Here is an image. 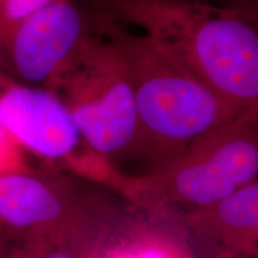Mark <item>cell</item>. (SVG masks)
Wrapping results in <instances>:
<instances>
[{"label":"cell","mask_w":258,"mask_h":258,"mask_svg":"<svg viewBox=\"0 0 258 258\" xmlns=\"http://www.w3.org/2000/svg\"><path fill=\"white\" fill-rule=\"evenodd\" d=\"M96 227L62 237L9 245L5 258H92L96 247Z\"/></svg>","instance_id":"9"},{"label":"cell","mask_w":258,"mask_h":258,"mask_svg":"<svg viewBox=\"0 0 258 258\" xmlns=\"http://www.w3.org/2000/svg\"><path fill=\"white\" fill-rule=\"evenodd\" d=\"M0 121L24 151L50 165L104 161L53 93L0 74Z\"/></svg>","instance_id":"7"},{"label":"cell","mask_w":258,"mask_h":258,"mask_svg":"<svg viewBox=\"0 0 258 258\" xmlns=\"http://www.w3.org/2000/svg\"><path fill=\"white\" fill-rule=\"evenodd\" d=\"M257 176V111H247L144 175L121 180L122 190L138 205L186 214L220 201Z\"/></svg>","instance_id":"3"},{"label":"cell","mask_w":258,"mask_h":258,"mask_svg":"<svg viewBox=\"0 0 258 258\" xmlns=\"http://www.w3.org/2000/svg\"><path fill=\"white\" fill-rule=\"evenodd\" d=\"M72 116L90 150L109 163L143 154V137L127 71L115 47L91 31L44 88Z\"/></svg>","instance_id":"4"},{"label":"cell","mask_w":258,"mask_h":258,"mask_svg":"<svg viewBox=\"0 0 258 258\" xmlns=\"http://www.w3.org/2000/svg\"><path fill=\"white\" fill-rule=\"evenodd\" d=\"M92 30L121 56L135 99L143 154L154 166L231 123L244 112L156 46L91 10Z\"/></svg>","instance_id":"2"},{"label":"cell","mask_w":258,"mask_h":258,"mask_svg":"<svg viewBox=\"0 0 258 258\" xmlns=\"http://www.w3.org/2000/svg\"><path fill=\"white\" fill-rule=\"evenodd\" d=\"M89 2L114 23L140 28L240 110L258 111V29L243 10L201 0Z\"/></svg>","instance_id":"1"},{"label":"cell","mask_w":258,"mask_h":258,"mask_svg":"<svg viewBox=\"0 0 258 258\" xmlns=\"http://www.w3.org/2000/svg\"><path fill=\"white\" fill-rule=\"evenodd\" d=\"M91 220L54 173L27 165L0 175V227L8 245L62 237L92 227Z\"/></svg>","instance_id":"5"},{"label":"cell","mask_w":258,"mask_h":258,"mask_svg":"<svg viewBox=\"0 0 258 258\" xmlns=\"http://www.w3.org/2000/svg\"><path fill=\"white\" fill-rule=\"evenodd\" d=\"M55 0H0V37Z\"/></svg>","instance_id":"10"},{"label":"cell","mask_w":258,"mask_h":258,"mask_svg":"<svg viewBox=\"0 0 258 258\" xmlns=\"http://www.w3.org/2000/svg\"><path fill=\"white\" fill-rule=\"evenodd\" d=\"M91 31V11L76 0H55L0 37V74L44 88Z\"/></svg>","instance_id":"6"},{"label":"cell","mask_w":258,"mask_h":258,"mask_svg":"<svg viewBox=\"0 0 258 258\" xmlns=\"http://www.w3.org/2000/svg\"><path fill=\"white\" fill-rule=\"evenodd\" d=\"M6 251H8V246H0V258H5Z\"/></svg>","instance_id":"13"},{"label":"cell","mask_w":258,"mask_h":258,"mask_svg":"<svg viewBox=\"0 0 258 258\" xmlns=\"http://www.w3.org/2000/svg\"><path fill=\"white\" fill-rule=\"evenodd\" d=\"M0 246H9L8 243H6V240H5L4 234H3L2 227H0Z\"/></svg>","instance_id":"12"},{"label":"cell","mask_w":258,"mask_h":258,"mask_svg":"<svg viewBox=\"0 0 258 258\" xmlns=\"http://www.w3.org/2000/svg\"><path fill=\"white\" fill-rule=\"evenodd\" d=\"M190 230L234 254L257 251L258 182L249 183L220 201L183 215Z\"/></svg>","instance_id":"8"},{"label":"cell","mask_w":258,"mask_h":258,"mask_svg":"<svg viewBox=\"0 0 258 258\" xmlns=\"http://www.w3.org/2000/svg\"><path fill=\"white\" fill-rule=\"evenodd\" d=\"M23 151L21 145L12 138L0 121V175L27 166L24 163Z\"/></svg>","instance_id":"11"}]
</instances>
